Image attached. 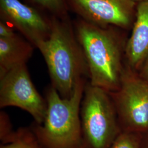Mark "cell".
I'll return each mask as SVG.
<instances>
[{"label":"cell","mask_w":148,"mask_h":148,"mask_svg":"<svg viewBox=\"0 0 148 148\" xmlns=\"http://www.w3.org/2000/svg\"><path fill=\"white\" fill-rule=\"evenodd\" d=\"M0 11L3 19L16 27L35 47L49 36L51 22L20 1L0 0Z\"/></svg>","instance_id":"cell-8"},{"label":"cell","mask_w":148,"mask_h":148,"mask_svg":"<svg viewBox=\"0 0 148 148\" xmlns=\"http://www.w3.org/2000/svg\"><path fill=\"white\" fill-rule=\"evenodd\" d=\"M32 53V43L16 35L8 38L0 37V77L12 69L26 64Z\"/></svg>","instance_id":"cell-10"},{"label":"cell","mask_w":148,"mask_h":148,"mask_svg":"<svg viewBox=\"0 0 148 148\" xmlns=\"http://www.w3.org/2000/svg\"><path fill=\"white\" fill-rule=\"evenodd\" d=\"M110 148H139V142L134 133L122 131Z\"/></svg>","instance_id":"cell-12"},{"label":"cell","mask_w":148,"mask_h":148,"mask_svg":"<svg viewBox=\"0 0 148 148\" xmlns=\"http://www.w3.org/2000/svg\"><path fill=\"white\" fill-rule=\"evenodd\" d=\"M16 106L29 112L42 124L47 103L32 82L26 64L12 69L0 77V107Z\"/></svg>","instance_id":"cell-6"},{"label":"cell","mask_w":148,"mask_h":148,"mask_svg":"<svg viewBox=\"0 0 148 148\" xmlns=\"http://www.w3.org/2000/svg\"><path fill=\"white\" fill-rule=\"evenodd\" d=\"M86 81H79L69 98H62L52 86L48 90L44 121L32 128L42 148H81L80 110Z\"/></svg>","instance_id":"cell-3"},{"label":"cell","mask_w":148,"mask_h":148,"mask_svg":"<svg viewBox=\"0 0 148 148\" xmlns=\"http://www.w3.org/2000/svg\"><path fill=\"white\" fill-rule=\"evenodd\" d=\"M14 132L11 128V124L8 119L7 118V115L3 112L1 113L0 138L2 143L5 142L11 137Z\"/></svg>","instance_id":"cell-14"},{"label":"cell","mask_w":148,"mask_h":148,"mask_svg":"<svg viewBox=\"0 0 148 148\" xmlns=\"http://www.w3.org/2000/svg\"><path fill=\"white\" fill-rule=\"evenodd\" d=\"M0 148H42L32 129L20 128L2 143Z\"/></svg>","instance_id":"cell-11"},{"label":"cell","mask_w":148,"mask_h":148,"mask_svg":"<svg viewBox=\"0 0 148 148\" xmlns=\"http://www.w3.org/2000/svg\"><path fill=\"white\" fill-rule=\"evenodd\" d=\"M43 7L56 16L64 17L66 13V5L65 0H34Z\"/></svg>","instance_id":"cell-13"},{"label":"cell","mask_w":148,"mask_h":148,"mask_svg":"<svg viewBox=\"0 0 148 148\" xmlns=\"http://www.w3.org/2000/svg\"><path fill=\"white\" fill-rule=\"evenodd\" d=\"M85 21L102 27L129 30L136 19L138 2L133 0H69Z\"/></svg>","instance_id":"cell-7"},{"label":"cell","mask_w":148,"mask_h":148,"mask_svg":"<svg viewBox=\"0 0 148 148\" xmlns=\"http://www.w3.org/2000/svg\"><path fill=\"white\" fill-rule=\"evenodd\" d=\"M109 93L122 131H148V83L126 62L119 88Z\"/></svg>","instance_id":"cell-5"},{"label":"cell","mask_w":148,"mask_h":148,"mask_svg":"<svg viewBox=\"0 0 148 148\" xmlns=\"http://www.w3.org/2000/svg\"><path fill=\"white\" fill-rule=\"evenodd\" d=\"M135 2H141V1H147V0H133Z\"/></svg>","instance_id":"cell-17"},{"label":"cell","mask_w":148,"mask_h":148,"mask_svg":"<svg viewBox=\"0 0 148 148\" xmlns=\"http://www.w3.org/2000/svg\"><path fill=\"white\" fill-rule=\"evenodd\" d=\"M36 47L46 63L52 86L62 98H70L79 81L88 77V70L83 51L69 23L53 19L49 36Z\"/></svg>","instance_id":"cell-2"},{"label":"cell","mask_w":148,"mask_h":148,"mask_svg":"<svg viewBox=\"0 0 148 148\" xmlns=\"http://www.w3.org/2000/svg\"><path fill=\"white\" fill-rule=\"evenodd\" d=\"M137 73L142 79L148 83V57Z\"/></svg>","instance_id":"cell-16"},{"label":"cell","mask_w":148,"mask_h":148,"mask_svg":"<svg viewBox=\"0 0 148 148\" xmlns=\"http://www.w3.org/2000/svg\"><path fill=\"white\" fill-rule=\"evenodd\" d=\"M114 27H102L85 21L76 26V36L87 64L89 83L109 93L119 88L126 65L127 40Z\"/></svg>","instance_id":"cell-1"},{"label":"cell","mask_w":148,"mask_h":148,"mask_svg":"<svg viewBox=\"0 0 148 148\" xmlns=\"http://www.w3.org/2000/svg\"><path fill=\"white\" fill-rule=\"evenodd\" d=\"M80 117L81 148H110L122 132L109 92L90 83L85 85Z\"/></svg>","instance_id":"cell-4"},{"label":"cell","mask_w":148,"mask_h":148,"mask_svg":"<svg viewBox=\"0 0 148 148\" xmlns=\"http://www.w3.org/2000/svg\"><path fill=\"white\" fill-rule=\"evenodd\" d=\"M16 34L11 27L7 25L2 21L0 23V37L8 38L14 37Z\"/></svg>","instance_id":"cell-15"},{"label":"cell","mask_w":148,"mask_h":148,"mask_svg":"<svg viewBox=\"0 0 148 148\" xmlns=\"http://www.w3.org/2000/svg\"><path fill=\"white\" fill-rule=\"evenodd\" d=\"M148 57V0L138 2L131 36L127 39L125 59L127 65L138 71Z\"/></svg>","instance_id":"cell-9"}]
</instances>
